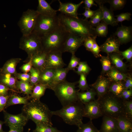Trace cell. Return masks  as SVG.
Listing matches in <instances>:
<instances>
[{"instance_id":"1","label":"cell","mask_w":132,"mask_h":132,"mask_svg":"<svg viewBox=\"0 0 132 132\" xmlns=\"http://www.w3.org/2000/svg\"><path fill=\"white\" fill-rule=\"evenodd\" d=\"M57 16L60 25L69 33L77 35L84 39L89 37L96 38L95 28L91 25L88 20L73 18L61 13Z\"/></svg>"},{"instance_id":"2","label":"cell","mask_w":132,"mask_h":132,"mask_svg":"<svg viewBox=\"0 0 132 132\" xmlns=\"http://www.w3.org/2000/svg\"><path fill=\"white\" fill-rule=\"evenodd\" d=\"M22 112L28 120L35 124H45L52 125L51 117L53 115L47 106L40 100L32 99L22 109Z\"/></svg>"},{"instance_id":"3","label":"cell","mask_w":132,"mask_h":132,"mask_svg":"<svg viewBox=\"0 0 132 132\" xmlns=\"http://www.w3.org/2000/svg\"><path fill=\"white\" fill-rule=\"evenodd\" d=\"M69 33L60 25L53 31L41 37L43 51L46 53L54 51L63 53L64 44Z\"/></svg>"},{"instance_id":"4","label":"cell","mask_w":132,"mask_h":132,"mask_svg":"<svg viewBox=\"0 0 132 132\" xmlns=\"http://www.w3.org/2000/svg\"><path fill=\"white\" fill-rule=\"evenodd\" d=\"M84 107V105L78 100L63 107L59 110L51 112L53 115L61 118L66 123L75 125L78 127L83 123Z\"/></svg>"},{"instance_id":"5","label":"cell","mask_w":132,"mask_h":132,"mask_svg":"<svg viewBox=\"0 0 132 132\" xmlns=\"http://www.w3.org/2000/svg\"><path fill=\"white\" fill-rule=\"evenodd\" d=\"M98 100L101 112L104 115L116 118L125 115L123 100L108 92Z\"/></svg>"},{"instance_id":"6","label":"cell","mask_w":132,"mask_h":132,"mask_svg":"<svg viewBox=\"0 0 132 132\" xmlns=\"http://www.w3.org/2000/svg\"><path fill=\"white\" fill-rule=\"evenodd\" d=\"M77 82H70L66 80L56 85L53 88L56 96L63 107L78 100L76 85Z\"/></svg>"},{"instance_id":"7","label":"cell","mask_w":132,"mask_h":132,"mask_svg":"<svg viewBox=\"0 0 132 132\" xmlns=\"http://www.w3.org/2000/svg\"><path fill=\"white\" fill-rule=\"evenodd\" d=\"M60 25L57 15L50 17L39 14L32 33L41 37L53 31Z\"/></svg>"},{"instance_id":"8","label":"cell","mask_w":132,"mask_h":132,"mask_svg":"<svg viewBox=\"0 0 132 132\" xmlns=\"http://www.w3.org/2000/svg\"><path fill=\"white\" fill-rule=\"evenodd\" d=\"M19 47L25 51L29 57L43 51L40 37L33 33L22 35L20 40Z\"/></svg>"},{"instance_id":"9","label":"cell","mask_w":132,"mask_h":132,"mask_svg":"<svg viewBox=\"0 0 132 132\" xmlns=\"http://www.w3.org/2000/svg\"><path fill=\"white\" fill-rule=\"evenodd\" d=\"M39 15L36 10L31 9L23 12L18 23L22 35H28L32 32Z\"/></svg>"},{"instance_id":"10","label":"cell","mask_w":132,"mask_h":132,"mask_svg":"<svg viewBox=\"0 0 132 132\" xmlns=\"http://www.w3.org/2000/svg\"><path fill=\"white\" fill-rule=\"evenodd\" d=\"M4 123L9 127H23L26 124L28 119L22 113L12 114L3 110V111Z\"/></svg>"},{"instance_id":"11","label":"cell","mask_w":132,"mask_h":132,"mask_svg":"<svg viewBox=\"0 0 132 132\" xmlns=\"http://www.w3.org/2000/svg\"><path fill=\"white\" fill-rule=\"evenodd\" d=\"M84 40L80 36L69 33L64 44L63 52L75 54L77 49L83 45Z\"/></svg>"},{"instance_id":"12","label":"cell","mask_w":132,"mask_h":132,"mask_svg":"<svg viewBox=\"0 0 132 132\" xmlns=\"http://www.w3.org/2000/svg\"><path fill=\"white\" fill-rule=\"evenodd\" d=\"M62 53L59 51L47 53L44 68L55 69L65 66L66 65L62 58Z\"/></svg>"},{"instance_id":"13","label":"cell","mask_w":132,"mask_h":132,"mask_svg":"<svg viewBox=\"0 0 132 132\" xmlns=\"http://www.w3.org/2000/svg\"><path fill=\"white\" fill-rule=\"evenodd\" d=\"M84 105V117L88 118L90 120H92L103 116L97 99Z\"/></svg>"},{"instance_id":"14","label":"cell","mask_w":132,"mask_h":132,"mask_svg":"<svg viewBox=\"0 0 132 132\" xmlns=\"http://www.w3.org/2000/svg\"><path fill=\"white\" fill-rule=\"evenodd\" d=\"M111 81L109 79L103 75L99 77L96 82L90 86L95 90L99 99L108 92Z\"/></svg>"},{"instance_id":"15","label":"cell","mask_w":132,"mask_h":132,"mask_svg":"<svg viewBox=\"0 0 132 132\" xmlns=\"http://www.w3.org/2000/svg\"><path fill=\"white\" fill-rule=\"evenodd\" d=\"M59 5L57 11L66 15L76 18H78L77 10L79 7L84 3L82 0L78 4L69 2L63 3L58 0Z\"/></svg>"},{"instance_id":"16","label":"cell","mask_w":132,"mask_h":132,"mask_svg":"<svg viewBox=\"0 0 132 132\" xmlns=\"http://www.w3.org/2000/svg\"><path fill=\"white\" fill-rule=\"evenodd\" d=\"M120 44L117 38L113 34L109 37L100 47L101 51L106 53L108 55L113 53L120 54Z\"/></svg>"},{"instance_id":"17","label":"cell","mask_w":132,"mask_h":132,"mask_svg":"<svg viewBox=\"0 0 132 132\" xmlns=\"http://www.w3.org/2000/svg\"><path fill=\"white\" fill-rule=\"evenodd\" d=\"M99 5L102 13L103 18L102 21L107 25H110L114 26H116L118 23L115 18L113 11L110 9H108L104 5L105 2L104 0H94Z\"/></svg>"},{"instance_id":"18","label":"cell","mask_w":132,"mask_h":132,"mask_svg":"<svg viewBox=\"0 0 132 132\" xmlns=\"http://www.w3.org/2000/svg\"><path fill=\"white\" fill-rule=\"evenodd\" d=\"M113 35L117 38L121 44H126L132 40V27L122 25L118 27Z\"/></svg>"},{"instance_id":"19","label":"cell","mask_w":132,"mask_h":132,"mask_svg":"<svg viewBox=\"0 0 132 132\" xmlns=\"http://www.w3.org/2000/svg\"><path fill=\"white\" fill-rule=\"evenodd\" d=\"M100 132H119L116 118L104 115Z\"/></svg>"},{"instance_id":"20","label":"cell","mask_w":132,"mask_h":132,"mask_svg":"<svg viewBox=\"0 0 132 132\" xmlns=\"http://www.w3.org/2000/svg\"><path fill=\"white\" fill-rule=\"evenodd\" d=\"M38 4L36 10L39 15L48 17H54L57 15V10L53 8L45 0H38Z\"/></svg>"},{"instance_id":"21","label":"cell","mask_w":132,"mask_h":132,"mask_svg":"<svg viewBox=\"0 0 132 132\" xmlns=\"http://www.w3.org/2000/svg\"><path fill=\"white\" fill-rule=\"evenodd\" d=\"M108 55L113 66L119 71L125 73L127 66L123 61V58L120 54L113 53Z\"/></svg>"},{"instance_id":"22","label":"cell","mask_w":132,"mask_h":132,"mask_svg":"<svg viewBox=\"0 0 132 132\" xmlns=\"http://www.w3.org/2000/svg\"><path fill=\"white\" fill-rule=\"evenodd\" d=\"M69 71L66 67H60L55 69L53 81L49 89L52 90L56 85L65 80Z\"/></svg>"},{"instance_id":"23","label":"cell","mask_w":132,"mask_h":132,"mask_svg":"<svg viewBox=\"0 0 132 132\" xmlns=\"http://www.w3.org/2000/svg\"><path fill=\"white\" fill-rule=\"evenodd\" d=\"M116 119L119 132H128L132 129V120L125 115L120 116Z\"/></svg>"},{"instance_id":"24","label":"cell","mask_w":132,"mask_h":132,"mask_svg":"<svg viewBox=\"0 0 132 132\" xmlns=\"http://www.w3.org/2000/svg\"><path fill=\"white\" fill-rule=\"evenodd\" d=\"M55 69H54L44 68L41 70L38 83L47 85L49 88L53 81Z\"/></svg>"},{"instance_id":"25","label":"cell","mask_w":132,"mask_h":132,"mask_svg":"<svg viewBox=\"0 0 132 132\" xmlns=\"http://www.w3.org/2000/svg\"><path fill=\"white\" fill-rule=\"evenodd\" d=\"M47 53L42 51L30 57L32 59L33 66L41 70L44 68Z\"/></svg>"},{"instance_id":"26","label":"cell","mask_w":132,"mask_h":132,"mask_svg":"<svg viewBox=\"0 0 132 132\" xmlns=\"http://www.w3.org/2000/svg\"><path fill=\"white\" fill-rule=\"evenodd\" d=\"M21 60L20 58H14L8 60L0 69V73L15 74L16 73V66Z\"/></svg>"},{"instance_id":"27","label":"cell","mask_w":132,"mask_h":132,"mask_svg":"<svg viewBox=\"0 0 132 132\" xmlns=\"http://www.w3.org/2000/svg\"><path fill=\"white\" fill-rule=\"evenodd\" d=\"M77 95L78 100L84 104L95 99V97L97 93L93 88H91L85 92L77 91Z\"/></svg>"},{"instance_id":"28","label":"cell","mask_w":132,"mask_h":132,"mask_svg":"<svg viewBox=\"0 0 132 132\" xmlns=\"http://www.w3.org/2000/svg\"><path fill=\"white\" fill-rule=\"evenodd\" d=\"M106 75L111 82L124 81L128 75L127 74L119 71L113 66Z\"/></svg>"},{"instance_id":"29","label":"cell","mask_w":132,"mask_h":132,"mask_svg":"<svg viewBox=\"0 0 132 132\" xmlns=\"http://www.w3.org/2000/svg\"><path fill=\"white\" fill-rule=\"evenodd\" d=\"M15 78L9 73H0V83L7 86L11 90H14L16 89Z\"/></svg>"},{"instance_id":"30","label":"cell","mask_w":132,"mask_h":132,"mask_svg":"<svg viewBox=\"0 0 132 132\" xmlns=\"http://www.w3.org/2000/svg\"><path fill=\"white\" fill-rule=\"evenodd\" d=\"M30 97H21L13 94L10 95L7 100L5 109L9 107L16 104H26L30 99Z\"/></svg>"},{"instance_id":"31","label":"cell","mask_w":132,"mask_h":132,"mask_svg":"<svg viewBox=\"0 0 132 132\" xmlns=\"http://www.w3.org/2000/svg\"><path fill=\"white\" fill-rule=\"evenodd\" d=\"M48 88V87L47 85L40 83L35 85L30 96V98L40 100V98L44 95L46 90Z\"/></svg>"},{"instance_id":"32","label":"cell","mask_w":132,"mask_h":132,"mask_svg":"<svg viewBox=\"0 0 132 132\" xmlns=\"http://www.w3.org/2000/svg\"><path fill=\"white\" fill-rule=\"evenodd\" d=\"M124 89L123 81L111 82L109 87L108 92L120 98L122 92Z\"/></svg>"},{"instance_id":"33","label":"cell","mask_w":132,"mask_h":132,"mask_svg":"<svg viewBox=\"0 0 132 132\" xmlns=\"http://www.w3.org/2000/svg\"><path fill=\"white\" fill-rule=\"evenodd\" d=\"M34 86L30 82L19 80L17 81L16 83V89L20 90L22 93L30 97L31 95Z\"/></svg>"},{"instance_id":"34","label":"cell","mask_w":132,"mask_h":132,"mask_svg":"<svg viewBox=\"0 0 132 132\" xmlns=\"http://www.w3.org/2000/svg\"><path fill=\"white\" fill-rule=\"evenodd\" d=\"M36 127L33 132H63L56 128L45 124H36Z\"/></svg>"},{"instance_id":"35","label":"cell","mask_w":132,"mask_h":132,"mask_svg":"<svg viewBox=\"0 0 132 132\" xmlns=\"http://www.w3.org/2000/svg\"><path fill=\"white\" fill-rule=\"evenodd\" d=\"M100 61L102 66L101 75H103L108 72L112 68L111 63L109 56H100Z\"/></svg>"},{"instance_id":"36","label":"cell","mask_w":132,"mask_h":132,"mask_svg":"<svg viewBox=\"0 0 132 132\" xmlns=\"http://www.w3.org/2000/svg\"><path fill=\"white\" fill-rule=\"evenodd\" d=\"M76 132H100V131L93 124L92 120H90L86 123H82L78 127Z\"/></svg>"},{"instance_id":"37","label":"cell","mask_w":132,"mask_h":132,"mask_svg":"<svg viewBox=\"0 0 132 132\" xmlns=\"http://www.w3.org/2000/svg\"><path fill=\"white\" fill-rule=\"evenodd\" d=\"M103 18L102 11L101 9L99 8L96 10L93 16L90 18L89 22L93 27H96L102 21Z\"/></svg>"},{"instance_id":"38","label":"cell","mask_w":132,"mask_h":132,"mask_svg":"<svg viewBox=\"0 0 132 132\" xmlns=\"http://www.w3.org/2000/svg\"><path fill=\"white\" fill-rule=\"evenodd\" d=\"M30 72V83L31 85L34 86L39 83L40 77V70L33 66Z\"/></svg>"},{"instance_id":"39","label":"cell","mask_w":132,"mask_h":132,"mask_svg":"<svg viewBox=\"0 0 132 132\" xmlns=\"http://www.w3.org/2000/svg\"><path fill=\"white\" fill-rule=\"evenodd\" d=\"M125 0H107L106 3L110 5V9L114 11L122 9L124 7L126 2Z\"/></svg>"},{"instance_id":"40","label":"cell","mask_w":132,"mask_h":132,"mask_svg":"<svg viewBox=\"0 0 132 132\" xmlns=\"http://www.w3.org/2000/svg\"><path fill=\"white\" fill-rule=\"evenodd\" d=\"M95 31L97 36L106 37L108 33V25L104 22L101 21L95 28Z\"/></svg>"},{"instance_id":"41","label":"cell","mask_w":132,"mask_h":132,"mask_svg":"<svg viewBox=\"0 0 132 132\" xmlns=\"http://www.w3.org/2000/svg\"><path fill=\"white\" fill-rule=\"evenodd\" d=\"M91 70V68L86 62L80 61L77 67V70L75 72L79 75L81 74L87 75L89 73Z\"/></svg>"},{"instance_id":"42","label":"cell","mask_w":132,"mask_h":132,"mask_svg":"<svg viewBox=\"0 0 132 132\" xmlns=\"http://www.w3.org/2000/svg\"><path fill=\"white\" fill-rule=\"evenodd\" d=\"M80 77L79 80L78 82V87L79 90L83 91L88 90L90 88L88 85L86 79V75L81 74L80 75Z\"/></svg>"},{"instance_id":"43","label":"cell","mask_w":132,"mask_h":132,"mask_svg":"<svg viewBox=\"0 0 132 132\" xmlns=\"http://www.w3.org/2000/svg\"><path fill=\"white\" fill-rule=\"evenodd\" d=\"M125 115L132 120V101L131 100H123Z\"/></svg>"},{"instance_id":"44","label":"cell","mask_w":132,"mask_h":132,"mask_svg":"<svg viewBox=\"0 0 132 132\" xmlns=\"http://www.w3.org/2000/svg\"><path fill=\"white\" fill-rule=\"evenodd\" d=\"M80 62V59L77 57L75 54H72L70 62L66 68L69 71L74 70Z\"/></svg>"},{"instance_id":"45","label":"cell","mask_w":132,"mask_h":132,"mask_svg":"<svg viewBox=\"0 0 132 132\" xmlns=\"http://www.w3.org/2000/svg\"><path fill=\"white\" fill-rule=\"evenodd\" d=\"M132 14L130 12H123L115 16L117 22H121L123 21L126 20L129 21L131 19Z\"/></svg>"},{"instance_id":"46","label":"cell","mask_w":132,"mask_h":132,"mask_svg":"<svg viewBox=\"0 0 132 132\" xmlns=\"http://www.w3.org/2000/svg\"><path fill=\"white\" fill-rule=\"evenodd\" d=\"M120 54L123 59H125L128 61H131L132 59V46L124 51H120Z\"/></svg>"},{"instance_id":"47","label":"cell","mask_w":132,"mask_h":132,"mask_svg":"<svg viewBox=\"0 0 132 132\" xmlns=\"http://www.w3.org/2000/svg\"><path fill=\"white\" fill-rule=\"evenodd\" d=\"M96 39L95 38L89 37L85 39L83 45L87 50L91 51L93 44L96 41Z\"/></svg>"},{"instance_id":"48","label":"cell","mask_w":132,"mask_h":132,"mask_svg":"<svg viewBox=\"0 0 132 132\" xmlns=\"http://www.w3.org/2000/svg\"><path fill=\"white\" fill-rule=\"evenodd\" d=\"M16 77L20 80L30 82V74L28 73H17L15 74Z\"/></svg>"},{"instance_id":"49","label":"cell","mask_w":132,"mask_h":132,"mask_svg":"<svg viewBox=\"0 0 132 132\" xmlns=\"http://www.w3.org/2000/svg\"><path fill=\"white\" fill-rule=\"evenodd\" d=\"M101 51L100 47L96 41L94 43L92 46L91 52L96 57H100L101 55L99 54Z\"/></svg>"},{"instance_id":"50","label":"cell","mask_w":132,"mask_h":132,"mask_svg":"<svg viewBox=\"0 0 132 132\" xmlns=\"http://www.w3.org/2000/svg\"><path fill=\"white\" fill-rule=\"evenodd\" d=\"M123 81L125 89H132V78L130 75L128 74L127 77Z\"/></svg>"},{"instance_id":"51","label":"cell","mask_w":132,"mask_h":132,"mask_svg":"<svg viewBox=\"0 0 132 132\" xmlns=\"http://www.w3.org/2000/svg\"><path fill=\"white\" fill-rule=\"evenodd\" d=\"M10 95L4 96L0 95V111H3L5 108Z\"/></svg>"},{"instance_id":"52","label":"cell","mask_w":132,"mask_h":132,"mask_svg":"<svg viewBox=\"0 0 132 132\" xmlns=\"http://www.w3.org/2000/svg\"><path fill=\"white\" fill-rule=\"evenodd\" d=\"M30 60L27 63L23 65L21 67V69L24 73H28L30 72L33 67L32 59L30 57Z\"/></svg>"},{"instance_id":"53","label":"cell","mask_w":132,"mask_h":132,"mask_svg":"<svg viewBox=\"0 0 132 132\" xmlns=\"http://www.w3.org/2000/svg\"><path fill=\"white\" fill-rule=\"evenodd\" d=\"M11 90L5 85L0 83V95L6 96L9 95L8 92Z\"/></svg>"},{"instance_id":"54","label":"cell","mask_w":132,"mask_h":132,"mask_svg":"<svg viewBox=\"0 0 132 132\" xmlns=\"http://www.w3.org/2000/svg\"><path fill=\"white\" fill-rule=\"evenodd\" d=\"M84 12L81 14L85 18V19L88 20L89 18H91L95 13L96 11H93L90 9H85Z\"/></svg>"},{"instance_id":"55","label":"cell","mask_w":132,"mask_h":132,"mask_svg":"<svg viewBox=\"0 0 132 132\" xmlns=\"http://www.w3.org/2000/svg\"><path fill=\"white\" fill-rule=\"evenodd\" d=\"M83 1L85 4L84 8L85 9H90L93 6H97V4L94 2V0H84Z\"/></svg>"},{"instance_id":"56","label":"cell","mask_w":132,"mask_h":132,"mask_svg":"<svg viewBox=\"0 0 132 132\" xmlns=\"http://www.w3.org/2000/svg\"><path fill=\"white\" fill-rule=\"evenodd\" d=\"M9 131L8 132H23V127H9Z\"/></svg>"},{"instance_id":"57","label":"cell","mask_w":132,"mask_h":132,"mask_svg":"<svg viewBox=\"0 0 132 132\" xmlns=\"http://www.w3.org/2000/svg\"><path fill=\"white\" fill-rule=\"evenodd\" d=\"M132 91V89L128 90L124 89L122 92L120 98H122L123 97L126 95L131 92Z\"/></svg>"},{"instance_id":"58","label":"cell","mask_w":132,"mask_h":132,"mask_svg":"<svg viewBox=\"0 0 132 132\" xmlns=\"http://www.w3.org/2000/svg\"><path fill=\"white\" fill-rule=\"evenodd\" d=\"M132 91L131 92L126 95L122 97L121 99L123 100H129L130 98L132 96Z\"/></svg>"},{"instance_id":"59","label":"cell","mask_w":132,"mask_h":132,"mask_svg":"<svg viewBox=\"0 0 132 132\" xmlns=\"http://www.w3.org/2000/svg\"><path fill=\"white\" fill-rule=\"evenodd\" d=\"M4 123V121H0V132H5L3 131L2 128V126Z\"/></svg>"},{"instance_id":"60","label":"cell","mask_w":132,"mask_h":132,"mask_svg":"<svg viewBox=\"0 0 132 132\" xmlns=\"http://www.w3.org/2000/svg\"><path fill=\"white\" fill-rule=\"evenodd\" d=\"M30 130L31 129H29L28 130L27 132H30Z\"/></svg>"},{"instance_id":"61","label":"cell","mask_w":132,"mask_h":132,"mask_svg":"<svg viewBox=\"0 0 132 132\" xmlns=\"http://www.w3.org/2000/svg\"><path fill=\"white\" fill-rule=\"evenodd\" d=\"M128 132H132V129L130 130Z\"/></svg>"}]
</instances>
